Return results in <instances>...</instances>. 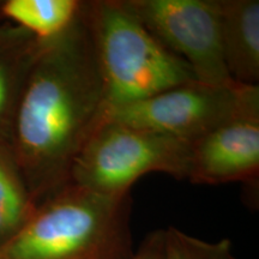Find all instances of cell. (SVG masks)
Segmentation results:
<instances>
[{
  "label": "cell",
  "mask_w": 259,
  "mask_h": 259,
  "mask_svg": "<svg viewBox=\"0 0 259 259\" xmlns=\"http://www.w3.org/2000/svg\"><path fill=\"white\" fill-rule=\"evenodd\" d=\"M103 116L105 87L83 2L71 27L42 45L10 136L36 206L69 184L73 160Z\"/></svg>",
  "instance_id": "obj_1"
},
{
  "label": "cell",
  "mask_w": 259,
  "mask_h": 259,
  "mask_svg": "<svg viewBox=\"0 0 259 259\" xmlns=\"http://www.w3.org/2000/svg\"><path fill=\"white\" fill-rule=\"evenodd\" d=\"M105 87V114L197 80L191 67L144 27L125 0L84 2Z\"/></svg>",
  "instance_id": "obj_2"
},
{
  "label": "cell",
  "mask_w": 259,
  "mask_h": 259,
  "mask_svg": "<svg viewBox=\"0 0 259 259\" xmlns=\"http://www.w3.org/2000/svg\"><path fill=\"white\" fill-rule=\"evenodd\" d=\"M128 194L67 184L38 204L0 259H83L131 245Z\"/></svg>",
  "instance_id": "obj_3"
},
{
  "label": "cell",
  "mask_w": 259,
  "mask_h": 259,
  "mask_svg": "<svg viewBox=\"0 0 259 259\" xmlns=\"http://www.w3.org/2000/svg\"><path fill=\"white\" fill-rule=\"evenodd\" d=\"M191 144L121 122L103 121L73 160L69 184L95 192L128 194L148 173L187 180Z\"/></svg>",
  "instance_id": "obj_4"
},
{
  "label": "cell",
  "mask_w": 259,
  "mask_h": 259,
  "mask_svg": "<svg viewBox=\"0 0 259 259\" xmlns=\"http://www.w3.org/2000/svg\"><path fill=\"white\" fill-rule=\"evenodd\" d=\"M255 87L211 85L192 80L112 109L102 122H121L192 144L232 119Z\"/></svg>",
  "instance_id": "obj_5"
},
{
  "label": "cell",
  "mask_w": 259,
  "mask_h": 259,
  "mask_svg": "<svg viewBox=\"0 0 259 259\" xmlns=\"http://www.w3.org/2000/svg\"><path fill=\"white\" fill-rule=\"evenodd\" d=\"M125 2L162 46L189 65L198 82L235 83L223 61L219 0Z\"/></svg>",
  "instance_id": "obj_6"
},
{
  "label": "cell",
  "mask_w": 259,
  "mask_h": 259,
  "mask_svg": "<svg viewBox=\"0 0 259 259\" xmlns=\"http://www.w3.org/2000/svg\"><path fill=\"white\" fill-rule=\"evenodd\" d=\"M259 176V87L236 114L191 144L187 180L198 185L241 181Z\"/></svg>",
  "instance_id": "obj_7"
},
{
  "label": "cell",
  "mask_w": 259,
  "mask_h": 259,
  "mask_svg": "<svg viewBox=\"0 0 259 259\" xmlns=\"http://www.w3.org/2000/svg\"><path fill=\"white\" fill-rule=\"evenodd\" d=\"M220 37L227 72L235 83L258 85L259 2L219 0Z\"/></svg>",
  "instance_id": "obj_8"
},
{
  "label": "cell",
  "mask_w": 259,
  "mask_h": 259,
  "mask_svg": "<svg viewBox=\"0 0 259 259\" xmlns=\"http://www.w3.org/2000/svg\"><path fill=\"white\" fill-rule=\"evenodd\" d=\"M45 41L5 21L0 25V143H9L16 111Z\"/></svg>",
  "instance_id": "obj_9"
},
{
  "label": "cell",
  "mask_w": 259,
  "mask_h": 259,
  "mask_svg": "<svg viewBox=\"0 0 259 259\" xmlns=\"http://www.w3.org/2000/svg\"><path fill=\"white\" fill-rule=\"evenodd\" d=\"M82 5L80 0H4L0 15L37 40L50 41L71 27Z\"/></svg>",
  "instance_id": "obj_10"
},
{
  "label": "cell",
  "mask_w": 259,
  "mask_h": 259,
  "mask_svg": "<svg viewBox=\"0 0 259 259\" xmlns=\"http://www.w3.org/2000/svg\"><path fill=\"white\" fill-rule=\"evenodd\" d=\"M36 209L9 143H0V247L23 228Z\"/></svg>",
  "instance_id": "obj_11"
},
{
  "label": "cell",
  "mask_w": 259,
  "mask_h": 259,
  "mask_svg": "<svg viewBox=\"0 0 259 259\" xmlns=\"http://www.w3.org/2000/svg\"><path fill=\"white\" fill-rule=\"evenodd\" d=\"M164 259H238L228 239L206 241L176 227L164 229Z\"/></svg>",
  "instance_id": "obj_12"
},
{
  "label": "cell",
  "mask_w": 259,
  "mask_h": 259,
  "mask_svg": "<svg viewBox=\"0 0 259 259\" xmlns=\"http://www.w3.org/2000/svg\"><path fill=\"white\" fill-rule=\"evenodd\" d=\"M125 259H164V229L149 233L138 250L132 251Z\"/></svg>",
  "instance_id": "obj_13"
},
{
  "label": "cell",
  "mask_w": 259,
  "mask_h": 259,
  "mask_svg": "<svg viewBox=\"0 0 259 259\" xmlns=\"http://www.w3.org/2000/svg\"><path fill=\"white\" fill-rule=\"evenodd\" d=\"M132 253L131 245L121 246V247L113 248V250L102 252V253L90 255V257L83 258V259H125L127 255Z\"/></svg>",
  "instance_id": "obj_14"
},
{
  "label": "cell",
  "mask_w": 259,
  "mask_h": 259,
  "mask_svg": "<svg viewBox=\"0 0 259 259\" xmlns=\"http://www.w3.org/2000/svg\"><path fill=\"white\" fill-rule=\"evenodd\" d=\"M4 22H5V19L2 17V15H0V25H2L3 23H4Z\"/></svg>",
  "instance_id": "obj_15"
}]
</instances>
